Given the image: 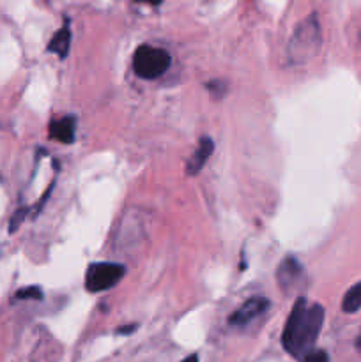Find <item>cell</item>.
<instances>
[{"label": "cell", "instance_id": "cell-1", "mask_svg": "<svg viewBox=\"0 0 361 362\" xmlns=\"http://www.w3.org/2000/svg\"><path fill=\"white\" fill-rule=\"evenodd\" d=\"M324 308L321 304H308L304 299H297L293 306L286 329L281 334L283 348L294 359L304 361L308 354H312L319 334L324 325Z\"/></svg>", "mask_w": 361, "mask_h": 362}, {"label": "cell", "instance_id": "cell-2", "mask_svg": "<svg viewBox=\"0 0 361 362\" xmlns=\"http://www.w3.org/2000/svg\"><path fill=\"white\" fill-rule=\"evenodd\" d=\"M323 46V31L316 15L308 16L296 25L287 46V57L294 66H304L317 57Z\"/></svg>", "mask_w": 361, "mask_h": 362}, {"label": "cell", "instance_id": "cell-3", "mask_svg": "<svg viewBox=\"0 0 361 362\" xmlns=\"http://www.w3.org/2000/svg\"><path fill=\"white\" fill-rule=\"evenodd\" d=\"M170 53L163 48L144 45L135 52L133 69L138 78L156 80L167 73L170 68Z\"/></svg>", "mask_w": 361, "mask_h": 362}, {"label": "cell", "instance_id": "cell-4", "mask_svg": "<svg viewBox=\"0 0 361 362\" xmlns=\"http://www.w3.org/2000/svg\"><path fill=\"white\" fill-rule=\"evenodd\" d=\"M124 265L114 264V262H98L89 267L87 276H85V287L92 294L110 290L124 278Z\"/></svg>", "mask_w": 361, "mask_h": 362}, {"label": "cell", "instance_id": "cell-5", "mask_svg": "<svg viewBox=\"0 0 361 362\" xmlns=\"http://www.w3.org/2000/svg\"><path fill=\"white\" fill-rule=\"evenodd\" d=\"M271 302L266 297H251L240 306L234 313L228 318V324L232 327H246L248 324L255 322L257 318L263 317L267 310H270Z\"/></svg>", "mask_w": 361, "mask_h": 362}, {"label": "cell", "instance_id": "cell-6", "mask_svg": "<svg viewBox=\"0 0 361 362\" xmlns=\"http://www.w3.org/2000/svg\"><path fill=\"white\" fill-rule=\"evenodd\" d=\"M301 276H303V265L294 257H287L277 269V283L278 288L289 294L297 283H300Z\"/></svg>", "mask_w": 361, "mask_h": 362}, {"label": "cell", "instance_id": "cell-7", "mask_svg": "<svg viewBox=\"0 0 361 362\" xmlns=\"http://www.w3.org/2000/svg\"><path fill=\"white\" fill-rule=\"evenodd\" d=\"M213 151H214L213 140H211V138H207V136L200 138L197 151L191 154L190 161H188V165H186V174L188 175H198V174H200L205 163L209 161Z\"/></svg>", "mask_w": 361, "mask_h": 362}, {"label": "cell", "instance_id": "cell-8", "mask_svg": "<svg viewBox=\"0 0 361 362\" xmlns=\"http://www.w3.org/2000/svg\"><path fill=\"white\" fill-rule=\"evenodd\" d=\"M76 133V122L73 117H62L52 122L50 126V136L61 144H73Z\"/></svg>", "mask_w": 361, "mask_h": 362}, {"label": "cell", "instance_id": "cell-9", "mask_svg": "<svg viewBox=\"0 0 361 362\" xmlns=\"http://www.w3.org/2000/svg\"><path fill=\"white\" fill-rule=\"evenodd\" d=\"M69 48H71V29H69V25L66 23L61 31L52 38V41H50L48 45V50L50 52L57 53L61 59H66L68 57Z\"/></svg>", "mask_w": 361, "mask_h": 362}, {"label": "cell", "instance_id": "cell-10", "mask_svg": "<svg viewBox=\"0 0 361 362\" xmlns=\"http://www.w3.org/2000/svg\"><path fill=\"white\" fill-rule=\"evenodd\" d=\"M361 310V281L349 288L342 299V311L347 315H354Z\"/></svg>", "mask_w": 361, "mask_h": 362}, {"label": "cell", "instance_id": "cell-11", "mask_svg": "<svg viewBox=\"0 0 361 362\" xmlns=\"http://www.w3.org/2000/svg\"><path fill=\"white\" fill-rule=\"evenodd\" d=\"M16 299L20 301H39L43 299V290L38 287H27L16 292Z\"/></svg>", "mask_w": 361, "mask_h": 362}, {"label": "cell", "instance_id": "cell-12", "mask_svg": "<svg viewBox=\"0 0 361 362\" xmlns=\"http://www.w3.org/2000/svg\"><path fill=\"white\" fill-rule=\"evenodd\" d=\"M303 362H330V357L324 350H314L312 354H308Z\"/></svg>", "mask_w": 361, "mask_h": 362}, {"label": "cell", "instance_id": "cell-13", "mask_svg": "<svg viewBox=\"0 0 361 362\" xmlns=\"http://www.w3.org/2000/svg\"><path fill=\"white\" fill-rule=\"evenodd\" d=\"M23 216H25V211H18V214H16L15 219H13V221H11V232L16 230V227H18V225H20V221H22V219H23Z\"/></svg>", "mask_w": 361, "mask_h": 362}, {"label": "cell", "instance_id": "cell-14", "mask_svg": "<svg viewBox=\"0 0 361 362\" xmlns=\"http://www.w3.org/2000/svg\"><path fill=\"white\" fill-rule=\"evenodd\" d=\"M183 362H198V355H190V357H186V359H184V361Z\"/></svg>", "mask_w": 361, "mask_h": 362}, {"label": "cell", "instance_id": "cell-15", "mask_svg": "<svg viewBox=\"0 0 361 362\" xmlns=\"http://www.w3.org/2000/svg\"><path fill=\"white\" fill-rule=\"evenodd\" d=\"M356 350L361 354V332L358 334V338H356Z\"/></svg>", "mask_w": 361, "mask_h": 362}]
</instances>
